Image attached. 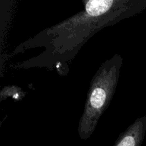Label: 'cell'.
Masks as SVG:
<instances>
[{"label": "cell", "instance_id": "obj_1", "mask_svg": "<svg viewBox=\"0 0 146 146\" xmlns=\"http://www.w3.org/2000/svg\"><path fill=\"white\" fill-rule=\"evenodd\" d=\"M123 58L116 54L104 61L91 80L78 133L87 140L96 130L98 121L109 106L119 81Z\"/></svg>", "mask_w": 146, "mask_h": 146}, {"label": "cell", "instance_id": "obj_2", "mask_svg": "<svg viewBox=\"0 0 146 146\" xmlns=\"http://www.w3.org/2000/svg\"><path fill=\"white\" fill-rule=\"evenodd\" d=\"M146 131V115L138 118L118 136L113 146H141Z\"/></svg>", "mask_w": 146, "mask_h": 146}, {"label": "cell", "instance_id": "obj_3", "mask_svg": "<svg viewBox=\"0 0 146 146\" xmlns=\"http://www.w3.org/2000/svg\"><path fill=\"white\" fill-rule=\"evenodd\" d=\"M113 0H89L86 5V12L91 18L104 15L111 8Z\"/></svg>", "mask_w": 146, "mask_h": 146}]
</instances>
